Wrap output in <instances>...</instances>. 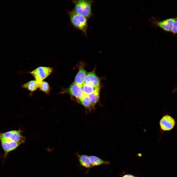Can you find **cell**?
<instances>
[{"instance_id":"17","label":"cell","mask_w":177,"mask_h":177,"mask_svg":"<svg viewBox=\"0 0 177 177\" xmlns=\"http://www.w3.org/2000/svg\"><path fill=\"white\" fill-rule=\"evenodd\" d=\"M82 88L84 94L88 95L100 88H97L91 85L83 84Z\"/></svg>"},{"instance_id":"7","label":"cell","mask_w":177,"mask_h":177,"mask_svg":"<svg viewBox=\"0 0 177 177\" xmlns=\"http://www.w3.org/2000/svg\"><path fill=\"white\" fill-rule=\"evenodd\" d=\"M177 17L167 19L162 21L154 20L152 23L156 27H159L164 31L171 32L174 23Z\"/></svg>"},{"instance_id":"21","label":"cell","mask_w":177,"mask_h":177,"mask_svg":"<svg viewBox=\"0 0 177 177\" xmlns=\"http://www.w3.org/2000/svg\"><path fill=\"white\" fill-rule=\"evenodd\" d=\"M134 177H137L134 176Z\"/></svg>"},{"instance_id":"2","label":"cell","mask_w":177,"mask_h":177,"mask_svg":"<svg viewBox=\"0 0 177 177\" xmlns=\"http://www.w3.org/2000/svg\"><path fill=\"white\" fill-rule=\"evenodd\" d=\"M67 14L69 16L71 25L75 29L82 31L86 37L88 28V19L82 15L72 11L67 12Z\"/></svg>"},{"instance_id":"8","label":"cell","mask_w":177,"mask_h":177,"mask_svg":"<svg viewBox=\"0 0 177 177\" xmlns=\"http://www.w3.org/2000/svg\"><path fill=\"white\" fill-rule=\"evenodd\" d=\"M2 147L6 156L9 152L15 150L25 141H12L5 140H0Z\"/></svg>"},{"instance_id":"14","label":"cell","mask_w":177,"mask_h":177,"mask_svg":"<svg viewBox=\"0 0 177 177\" xmlns=\"http://www.w3.org/2000/svg\"><path fill=\"white\" fill-rule=\"evenodd\" d=\"M89 158L93 167L102 164H110L109 162L104 161L96 156H89Z\"/></svg>"},{"instance_id":"1","label":"cell","mask_w":177,"mask_h":177,"mask_svg":"<svg viewBox=\"0 0 177 177\" xmlns=\"http://www.w3.org/2000/svg\"><path fill=\"white\" fill-rule=\"evenodd\" d=\"M94 1L92 0H73L74 7L72 11L83 16L88 19L93 15L91 7Z\"/></svg>"},{"instance_id":"5","label":"cell","mask_w":177,"mask_h":177,"mask_svg":"<svg viewBox=\"0 0 177 177\" xmlns=\"http://www.w3.org/2000/svg\"><path fill=\"white\" fill-rule=\"evenodd\" d=\"M68 93L76 99L81 98L84 94L82 86L74 82L72 83L67 88L62 89L58 94Z\"/></svg>"},{"instance_id":"9","label":"cell","mask_w":177,"mask_h":177,"mask_svg":"<svg viewBox=\"0 0 177 177\" xmlns=\"http://www.w3.org/2000/svg\"><path fill=\"white\" fill-rule=\"evenodd\" d=\"M100 78L96 74L95 70L87 73L83 84H87L97 88H100Z\"/></svg>"},{"instance_id":"10","label":"cell","mask_w":177,"mask_h":177,"mask_svg":"<svg viewBox=\"0 0 177 177\" xmlns=\"http://www.w3.org/2000/svg\"><path fill=\"white\" fill-rule=\"evenodd\" d=\"M80 165L87 169L93 167L89 158V156L85 155H81L78 152L75 153Z\"/></svg>"},{"instance_id":"12","label":"cell","mask_w":177,"mask_h":177,"mask_svg":"<svg viewBox=\"0 0 177 177\" xmlns=\"http://www.w3.org/2000/svg\"><path fill=\"white\" fill-rule=\"evenodd\" d=\"M40 83L35 80H31L23 84L21 87L30 91L31 95L38 88Z\"/></svg>"},{"instance_id":"3","label":"cell","mask_w":177,"mask_h":177,"mask_svg":"<svg viewBox=\"0 0 177 177\" xmlns=\"http://www.w3.org/2000/svg\"><path fill=\"white\" fill-rule=\"evenodd\" d=\"M53 67L39 66L28 73L30 74L35 80L40 82L47 78L53 71Z\"/></svg>"},{"instance_id":"13","label":"cell","mask_w":177,"mask_h":177,"mask_svg":"<svg viewBox=\"0 0 177 177\" xmlns=\"http://www.w3.org/2000/svg\"><path fill=\"white\" fill-rule=\"evenodd\" d=\"M100 88L88 95V99L93 108L98 102L100 98Z\"/></svg>"},{"instance_id":"18","label":"cell","mask_w":177,"mask_h":177,"mask_svg":"<svg viewBox=\"0 0 177 177\" xmlns=\"http://www.w3.org/2000/svg\"><path fill=\"white\" fill-rule=\"evenodd\" d=\"M171 32L174 35L177 34V18L174 23Z\"/></svg>"},{"instance_id":"4","label":"cell","mask_w":177,"mask_h":177,"mask_svg":"<svg viewBox=\"0 0 177 177\" xmlns=\"http://www.w3.org/2000/svg\"><path fill=\"white\" fill-rule=\"evenodd\" d=\"M175 119L168 113L164 115L161 119L159 125L161 130L163 132H170L177 124Z\"/></svg>"},{"instance_id":"16","label":"cell","mask_w":177,"mask_h":177,"mask_svg":"<svg viewBox=\"0 0 177 177\" xmlns=\"http://www.w3.org/2000/svg\"><path fill=\"white\" fill-rule=\"evenodd\" d=\"M39 90H40L47 95H49L51 89L48 83L46 81H43L40 83L39 87Z\"/></svg>"},{"instance_id":"20","label":"cell","mask_w":177,"mask_h":177,"mask_svg":"<svg viewBox=\"0 0 177 177\" xmlns=\"http://www.w3.org/2000/svg\"><path fill=\"white\" fill-rule=\"evenodd\" d=\"M173 93H177V86L174 89L173 91Z\"/></svg>"},{"instance_id":"6","label":"cell","mask_w":177,"mask_h":177,"mask_svg":"<svg viewBox=\"0 0 177 177\" xmlns=\"http://www.w3.org/2000/svg\"><path fill=\"white\" fill-rule=\"evenodd\" d=\"M5 140L12 141H25V138L20 130H13L0 133V140Z\"/></svg>"},{"instance_id":"19","label":"cell","mask_w":177,"mask_h":177,"mask_svg":"<svg viewBox=\"0 0 177 177\" xmlns=\"http://www.w3.org/2000/svg\"><path fill=\"white\" fill-rule=\"evenodd\" d=\"M134 176L130 174H126L124 176L122 177H134Z\"/></svg>"},{"instance_id":"11","label":"cell","mask_w":177,"mask_h":177,"mask_svg":"<svg viewBox=\"0 0 177 177\" xmlns=\"http://www.w3.org/2000/svg\"><path fill=\"white\" fill-rule=\"evenodd\" d=\"M87 74L83 65L81 64L79 66L78 71L75 76L74 82L82 86Z\"/></svg>"},{"instance_id":"15","label":"cell","mask_w":177,"mask_h":177,"mask_svg":"<svg viewBox=\"0 0 177 177\" xmlns=\"http://www.w3.org/2000/svg\"><path fill=\"white\" fill-rule=\"evenodd\" d=\"M77 102L89 110L93 108L88 99V95L84 94L81 98L77 99Z\"/></svg>"}]
</instances>
